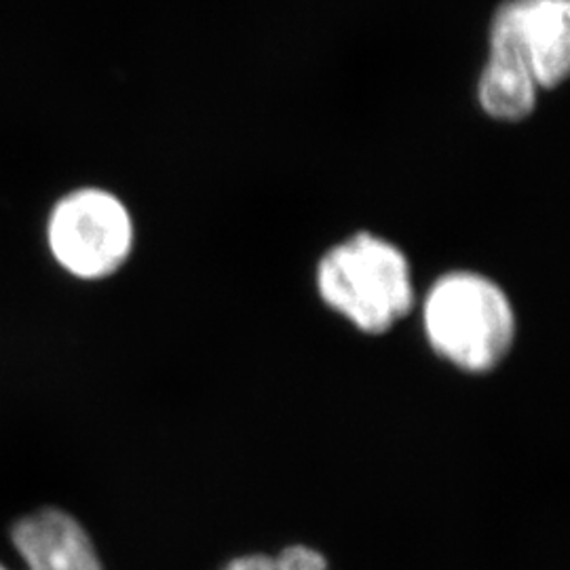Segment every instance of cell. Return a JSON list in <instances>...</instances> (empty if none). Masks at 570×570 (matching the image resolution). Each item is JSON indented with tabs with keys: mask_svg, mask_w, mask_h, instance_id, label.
I'll list each match as a JSON object with an SVG mask.
<instances>
[{
	"mask_svg": "<svg viewBox=\"0 0 570 570\" xmlns=\"http://www.w3.org/2000/svg\"><path fill=\"white\" fill-rule=\"evenodd\" d=\"M421 324L429 348L471 376L503 366L518 338L510 294L471 268L446 271L431 282L421 298Z\"/></svg>",
	"mask_w": 570,
	"mask_h": 570,
	"instance_id": "1",
	"label": "cell"
},
{
	"mask_svg": "<svg viewBox=\"0 0 570 570\" xmlns=\"http://www.w3.org/2000/svg\"><path fill=\"white\" fill-rule=\"evenodd\" d=\"M315 289L332 313L367 336L387 334L416 306L406 252L372 230L327 247L315 265Z\"/></svg>",
	"mask_w": 570,
	"mask_h": 570,
	"instance_id": "2",
	"label": "cell"
},
{
	"mask_svg": "<svg viewBox=\"0 0 570 570\" xmlns=\"http://www.w3.org/2000/svg\"><path fill=\"white\" fill-rule=\"evenodd\" d=\"M47 245L70 277L102 282L117 275L134 254V216L110 190L77 188L51 207Z\"/></svg>",
	"mask_w": 570,
	"mask_h": 570,
	"instance_id": "3",
	"label": "cell"
},
{
	"mask_svg": "<svg viewBox=\"0 0 570 570\" xmlns=\"http://www.w3.org/2000/svg\"><path fill=\"white\" fill-rule=\"evenodd\" d=\"M4 537L16 564L0 562V570H108L91 530L60 505L20 513Z\"/></svg>",
	"mask_w": 570,
	"mask_h": 570,
	"instance_id": "4",
	"label": "cell"
},
{
	"mask_svg": "<svg viewBox=\"0 0 570 570\" xmlns=\"http://www.w3.org/2000/svg\"><path fill=\"white\" fill-rule=\"evenodd\" d=\"M539 85L532 77L529 53L524 49L515 4L503 2L490 28V58L480 87L478 100L482 110L497 121H524L537 106Z\"/></svg>",
	"mask_w": 570,
	"mask_h": 570,
	"instance_id": "5",
	"label": "cell"
},
{
	"mask_svg": "<svg viewBox=\"0 0 570 570\" xmlns=\"http://www.w3.org/2000/svg\"><path fill=\"white\" fill-rule=\"evenodd\" d=\"M532 77L539 87L553 89L570 68L569 0H513Z\"/></svg>",
	"mask_w": 570,
	"mask_h": 570,
	"instance_id": "6",
	"label": "cell"
},
{
	"mask_svg": "<svg viewBox=\"0 0 570 570\" xmlns=\"http://www.w3.org/2000/svg\"><path fill=\"white\" fill-rule=\"evenodd\" d=\"M273 558L277 570H330L326 553L306 543H292Z\"/></svg>",
	"mask_w": 570,
	"mask_h": 570,
	"instance_id": "7",
	"label": "cell"
},
{
	"mask_svg": "<svg viewBox=\"0 0 570 570\" xmlns=\"http://www.w3.org/2000/svg\"><path fill=\"white\" fill-rule=\"evenodd\" d=\"M218 570H277V567H275L273 556L254 551V553H242V556L230 558Z\"/></svg>",
	"mask_w": 570,
	"mask_h": 570,
	"instance_id": "8",
	"label": "cell"
}]
</instances>
